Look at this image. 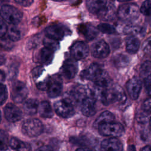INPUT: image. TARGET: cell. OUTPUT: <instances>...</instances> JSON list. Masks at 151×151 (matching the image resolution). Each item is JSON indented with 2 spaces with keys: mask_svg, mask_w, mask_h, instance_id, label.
Returning a JSON list of instances; mask_svg holds the SVG:
<instances>
[{
  "mask_svg": "<svg viewBox=\"0 0 151 151\" xmlns=\"http://www.w3.org/2000/svg\"><path fill=\"white\" fill-rule=\"evenodd\" d=\"M88 11L99 19L111 21L115 15V6L111 1L88 0L86 1Z\"/></svg>",
  "mask_w": 151,
  "mask_h": 151,
  "instance_id": "1",
  "label": "cell"
},
{
  "mask_svg": "<svg viewBox=\"0 0 151 151\" xmlns=\"http://www.w3.org/2000/svg\"><path fill=\"white\" fill-rule=\"evenodd\" d=\"M139 8L134 3H126L122 4L117 11L118 18L124 22L134 21L139 15Z\"/></svg>",
  "mask_w": 151,
  "mask_h": 151,
  "instance_id": "2",
  "label": "cell"
},
{
  "mask_svg": "<svg viewBox=\"0 0 151 151\" xmlns=\"http://www.w3.org/2000/svg\"><path fill=\"white\" fill-rule=\"evenodd\" d=\"M87 90L84 86L81 84L76 85L64 95L63 100L75 106L78 104L87 97Z\"/></svg>",
  "mask_w": 151,
  "mask_h": 151,
  "instance_id": "3",
  "label": "cell"
},
{
  "mask_svg": "<svg viewBox=\"0 0 151 151\" xmlns=\"http://www.w3.org/2000/svg\"><path fill=\"white\" fill-rule=\"evenodd\" d=\"M99 132L102 136L117 137L122 136L124 132L123 126L119 123L110 122L100 124L97 127Z\"/></svg>",
  "mask_w": 151,
  "mask_h": 151,
  "instance_id": "4",
  "label": "cell"
},
{
  "mask_svg": "<svg viewBox=\"0 0 151 151\" xmlns=\"http://www.w3.org/2000/svg\"><path fill=\"white\" fill-rule=\"evenodd\" d=\"M43 125L41 122L37 119H27L22 125L23 133L29 137H37L43 132Z\"/></svg>",
  "mask_w": 151,
  "mask_h": 151,
  "instance_id": "5",
  "label": "cell"
},
{
  "mask_svg": "<svg viewBox=\"0 0 151 151\" xmlns=\"http://www.w3.org/2000/svg\"><path fill=\"white\" fill-rule=\"evenodd\" d=\"M0 12L5 21L10 24L15 25L18 24L22 18L21 12L17 8L11 5H3L1 7Z\"/></svg>",
  "mask_w": 151,
  "mask_h": 151,
  "instance_id": "6",
  "label": "cell"
},
{
  "mask_svg": "<svg viewBox=\"0 0 151 151\" xmlns=\"http://www.w3.org/2000/svg\"><path fill=\"white\" fill-rule=\"evenodd\" d=\"M28 93V88L23 82L17 81L13 83L11 89V97L14 102L22 103L27 97Z\"/></svg>",
  "mask_w": 151,
  "mask_h": 151,
  "instance_id": "7",
  "label": "cell"
},
{
  "mask_svg": "<svg viewBox=\"0 0 151 151\" xmlns=\"http://www.w3.org/2000/svg\"><path fill=\"white\" fill-rule=\"evenodd\" d=\"M104 71L97 64L93 63L81 73V77L86 80L96 81L104 73Z\"/></svg>",
  "mask_w": 151,
  "mask_h": 151,
  "instance_id": "8",
  "label": "cell"
},
{
  "mask_svg": "<svg viewBox=\"0 0 151 151\" xmlns=\"http://www.w3.org/2000/svg\"><path fill=\"white\" fill-rule=\"evenodd\" d=\"M54 108L55 113L59 116L64 118L71 117L75 113L74 106L63 100L55 102Z\"/></svg>",
  "mask_w": 151,
  "mask_h": 151,
  "instance_id": "9",
  "label": "cell"
},
{
  "mask_svg": "<svg viewBox=\"0 0 151 151\" xmlns=\"http://www.w3.org/2000/svg\"><path fill=\"white\" fill-rule=\"evenodd\" d=\"M70 53L75 60H82L87 57L89 48L87 44L84 42L78 41L74 43L71 47Z\"/></svg>",
  "mask_w": 151,
  "mask_h": 151,
  "instance_id": "10",
  "label": "cell"
},
{
  "mask_svg": "<svg viewBox=\"0 0 151 151\" xmlns=\"http://www.w3.org/2000/svg\"><path fill=\"white\" fill-rule=\"evenodd\" d=\"M4 115L9 122H16L22 118V113L17 106L12 103H8L4 108Z\"/></svg>",
  "mask_w": 151,
  "mask_h": 151,
  "instance_id": "11",
  "label": "cell"
},
{
  "mask_svg": "<svg viewBox=\"0 0 151 151\" xmlns=\"http://www.w3.org/2000/svg\"><path fill=\"white\" fill-rule=\"evenodd\" d=\"M47 37L55 40L57 41L62 40L67 34L66 28L60 24H54L48 27L45 29Z\"/></svg>",
  "mask_w": 151,
  "mask_h": 151,
  "instance_id": "12",
  "label": "cell"
},
{
  "mask_svg": "<svg viewBox=\"0 0 151 151\" xmlns=\"http://www.w3.org/2000/svg\"><path fill=\"white\" fill-rule=\"evenodd\" d=\"M78 71V65L77 62L73 59L66 60L61 68V73L63 76L67 79L73 78Z\"/></svg>",
  "mask_w": 151,
  "mask_h": 151,
  "instance_id": "13",
  "label": "cell"
},
{
  "mask_svg": "<svg viewBox=\"0 0 151 151\" xmlns=\"http://www.w3.org/2000/svg\"><path fill=\"white\" fill-rule=\"evenodd\" d=\"M110 52V48L104 40H100L93 46L91 53L94 57L104 58L107 57Z\"/></svg>",
  "mask_w": 151,
  "mask_h": 151,
  "instance_id": "14",
  "label": "cell"
},
{
  "mask_svg": "<svg viewBox=\"0 0 151 151\" xmlns=\"http://www.w3.org/2000/svg\"><path fill=\"white\" fill-rule=\"evenodd\" d=\"M129 96L133 100H136L140 94L142 88V82L137 77L131 78L126 85Z\"/></svg>",
  "mask_w": 151,
  "mask_h": 151,
  "instance_id": "15",
  "label": "cell"
},
{
  "mask_svg": "<svg viewBox=\"0 0 151 151\" xmlns=\"http://www.w3.org/2000/svg\"><path fill=\"white\" fill-rule=\"evenodd\" d=\"M63 88L62 80L59 76H54L51 78V84L47 90L48 96L55 98L60 96Z\"/></svg>",
  "mask_w": 151,
  "mask_h": 151,
  "instance_id": "16",
  "label": "cell"
},
{
  "mask_svg": "<svg viewBox=\"0 0 151 151\" xmlns=\"http://www.w3.org/2000/svg\"><path fill=\"white\" fill-rule=\"evenodd\" d=\"M81 110L82 113L87 117L93 116L96 111L95 99L91 96H87L81 103Z\"/></svg>",
  "mask_w": 151,
  "mask_h": 151,
  "instance_id": "17",
  "label": "cell"
},
{
  "mask_svg": "<svg viewBox=\"0 0 151 151\" xmlns=\"http://www.w3.org/2000/svg\"><path fill=\"white\" fill-rule=\"evenodd\" d=\"M100 148L101 151H122L123 147L119 139L111 137L103 140Z\"/></svg>",
  "mask_w": 151,
  "mask_h": 151,
  "instance_id": "18",
  "label": "cell"
},
{
  "mask_svg": "<svg viewBox=\"0 0 151 151\" xmlns=\"http://www.w3.org/2000/svg\"><path fill=\"white\" fill-rule=\"evenodd\" d=\"M78 32L88 41L94 39L99 34L97 28L88 24L80 25L78 27Z\"/></svg>",
  "mask_w": 151,
  "mask_h": 151,
  "instance_id": "19",
  "label": "cell"
},
{
  "mask_svg": "<svg viewBox=\"0 0 151 151\" xmlns=\"http://www.w3.org/2000/svg\"><path fill=\"white\" fill-rule=\"evenodd\" d=\"M126 100V94L123 89L119 86L110 87V101L111 103H117L123 104Z\"/></svg>",
  "mask_w": 151,
  "mask_h": 151,
  "instance_id": "20",
  "label": "cell"
},
{
  "mask_svg": "<svg viewBox=\"0 0 151 151\" xmlns=\"http://www.w3.org/2000/svg\"><path fill=\"white\" fill-rule=\"evenodd\" d=\"M10 147L15 151H30L31 146L29 143L23 142L16 137H12L9 141Z\"/></svg>",
  "mask_w": 151,
  "mask_h": 151,
  "instance_id": "21",
  "label": "cell"
},
{
  "mask_svg": "<svg viewBox=\"0 0 151 151\" xmlns=\"http://www.w3.org/2000/svg\"><path fill=\"white\" fill-rule=\"evenodd\" d=\"M140 47L139 40L134 36L130 35L126 39V49L130 54L136 53Z\"/></svg>",
  "mask_w": 151,
  "mask_h": 151,
  "instance_id": "22",
  "label": "cell"
},
{
  "mask_svg": "<svg viewBox=\"0 0 151 151\" xmlns=\"http://www.w3.org/2000/svg\"><path fill=\"white\" fill-rule=\"evenodd\" d=\"M38 101L36 99H30L27 100L23 105L24 112L28 115H34L38 110Z\"/></svg>",
  "mask_w": 151,
  "mask_h": 151,
  "instance_id": "23",
  "label": "cell"
},
{
  "mask_svg": "<svg viewBox=\"0 0 151 151\" xmlns=\"http://www.w3.org/2000/svg\"><path fill=\"white\" fill-rule=\"evenodd\" d=\"M38 111L40 116L44 118H51L53 116L52 108L48 101H44L38 104Z\"/></svg>",
  "mask_w": 151,
  "mask_h": 151,
  "instance_id": "24",
  "label": "cell"
},
{
  "mask_svg": "<svg viewBox=\"0 0 151 151\" xmlns=\"http://www.w3.org/2000/svg\"><path fill=\"white\" fill-rule=\"evenodd\" d=\"M54 57V52L45 47L42 48L39 52L38 59L40 62L44 64L50 63Z\"/></svg>",
  "mask_w": 151,
  "mask_h": 151,
  "instance_id": "25",
  "label": "cell"
},
{
  "mask_svg": "<svg viewBox=\"0 0 151 151\" xmlns=\"http://www.w3.org/2000/svg\"><path fill=\"white\" fill-rule=\"evenodd\" d=\"M114 120V116L109 111H105L101 113V114L97 118L96 121L94 123V126L95 127H98L100 124L113 122Z\"/></svg>",
  "mask_w": 151,
  "mask_h": 151,
  "instance_id": "26",
  "label": "cell"
},
{
  "mask_svg": "<svg viewBox=\"0 0 151 151\" xmlns=\"http://www.w3.org/2000/svg\"><path fill=\"white\" fill-rule=\"evenodd\" d=\"M112 62L114 66L117 68H122L126 66L129 63V57L123 54H117L113 56Z\"/></svg>",
  "mask_w": 151,
  "mask_h": 151,
  "instance_id": "27",
  "label": "cell"
},
{
  "mask_svg": "<svg viewBox=\"0 0 151 151\" xmlns=\"http://www.w3.org/2000/svg\"><path fill=\"white\" fill-rule=\"evenodd\" d=\"M124 32L125 34H130L132 36L136 37L137 35H142L144 33V29L137 25H127L124 28Z\"/></svg>",
  "mask_w": 151,
  "mask_h": 151,
  "instance_id": "28",
  "label": "cell"
},
{
  "mask_svg": "<svg viewBox=\"0 0 151 151\" xmlns=\"http://www.w3.org/2000/svg\"><path fill=\"white\" fill-rule=\"evenodd\" d=\"M43 44L45 48L51 50L53 52L58 50L60 47L58 41L47 36L43 39Z\"/></svg>",
  "mask_w": 151,
  "mask_h": 151,
  "instance_id": "29",
  "label": "cell"
},
{
  "mask_svg": "<svg viewBox=\"0 0 151 151\" xmlns=\"http://www.w3.org/2000/svg\"><path fill=\"white\" fill-rule=\"evenodd\" d=\"M8 34L9 38L12 41H17L21 38V32L20 29L15 26L10 27Z\"/></svg>",
  "mask_w": 151,
  "mask_h": 151,
  "instance_id": "30",
  "label": "cell"
},
{
  "mask_svg": "<svg viewBox=\"0 0 151 151\" xmlns=\"http://www.w3.org/2000/svg\"><path fill=\"white\" fill-rule=\"evenodd\" d=\"M97 29L98 31L104 34H112L116 32L115 28L111 25H110L109 24H104V23L100 24L97 27Z\"/></svg>",
  "mask_w": 151,
  "mask_h": 151,
  "instance_id": "31",
  "label": "cell"
},
{
  "mask_svg": "<svg viewBox=\"0 0 151 151\" xmlns=\"http://www.w3.org/2000/svg\"><path fill=\"white\" fill-rule=\"evenodd\" d=\"M150 112L146 111L143 110L139 111L137 113L136 116V120L137 121L142 124H146L147 123L149 122L150 120Z\"/></svg>",
  "mask_w": 151,
  "mask_h": 151,
  "instance_id": "32",
  "label": "cell"
},
{
  "mask_svg": "<svg viewBox=\"0 0 151 151\" xmlns=\"http://www.w3.org/2000/svg\"><path fill=\"white\" fill-rule=\"evenodd\" d=\"M9 144L8 134L3 130H0V151L5 150Z\"/></svg>",
  "mask_w": 151,
  "mask_h": 151,
  "instance_id": "33",
  "label": "cell"
},
{
  "mask_svg": "<svg viewBox=\"0 0 151 151\" xmlns=\"http://www.w3.org/2000/svg\"><path fill=\"white\" fill-rule=\"evenodd\" d=\"M150 62L146 61L144 62L140 67V75L144 78L150 76Z\"/></svg>",
  "mask_w": 151,
  "mask_h": 151,
  "instance_id": "34",
  "label": "cell"
},
{
  "mask_svg": "<svg viewBox=\"0 0 151 151\" xmlns=\"http://www.w3.org/2000/svg\"><path fill=\"white\" fill-rule=\"evenodd\" d=\"M150 4L151 2L150 0L144 1L142 4L140 9H139L140 12L145 15H149L150 14Z\"/></svg>",
  "mask_w": 151,
  "mask_h": 151,
  "instance_id": "35",
  "label": "cell"
},
{
  "mask_svg": "<svg viewBox=\"0 0 151 151\" xmlns=\"http://www.w3.org/2000/svg\"><path fill=\"white\" fill-rule=\"evenodd\" d=\"M8 97V91L6 87L4 84H0V106L2 105Z\"/></svg>",
  "mask_w": 151,
  "mask_h": 151,
  "instance_id": "36",
  "label": "cell"
},
{
  "mask_svg": "<svg viewBox=\"0 0 151 151\" xmlns=\"http://www.w3.org/2000/svg\"><path fill=\"white\" fill-rule=\"evenodd\" d=\"M51 84V78L48 77L42 81H40L37 83V87L40 90H48Z\"/></svg>",
  "mask_w": 151,
  "mask_h": 151,
  "instance_id": "37",
  "label": "cell"
},
{
  "mask_svg": "<svg viewBox=\"0 0 151 151\" xmlns=\"http://www.w3.org/2000/svg\"><path fill=\"white\" fill-rule=\"evenodd\" d=\"M39 41H40V37H38V35L34 36V37H32L29 40V41L27 42V47L29 49L34 48L39 44Z\"/></svg>",
  "mask_w": 151,
  "mask_h": 151,
  "instance_id": "38",
  "label": "cell"
},
{
  "mask_svg": "<svg viewBox=\"0 0 151 151\" xmlns=\"http://www.w3.org/2000/svg\"><path fill=\"white\" fill-rule=\"evenodd\" d=\"M18 66L15 64H12L9 68V78L11 80L15 78L18 74Z\"/></svg>",
  "mask_w": 151,
  "mask_h": 151,
  "instance_id": "39",
  "label": "cell"
},
{
  "mask_svg": "<svg viewBox=\"0 0 151 151\" xmlns=\"http://www.w3.org/2000/svg\"><path fill=\"white\" fill-rule=\"evenodd\" d=\"M44 70V69L43 67H42V66L36 67L35 68H34L32 70V77L34 78H37L38 77H39L42 74Z\"/></svg>",
  "mask_w": 151,
  "mask_h": 151,
  "instance_id": "40",
  "label": "cell"
},
{
  "mask_svg": "<svg viewBox=\"0 0 151 151\" xmlns=\"http://www.w3.org/2000/svg\"><path fill=\"white\" fill-rule=\"evenodd\" d=\"M7 31V26L4 21L0 18V38L5 35Z\"/></svg>",
  "mask_w": 151,
  "mask_h": 151,
  "instance_id": "41",
  "label": "cell"
},
{
  "mask_svg": "<svg viewBox=\"0 0 151 151\" xmlns=\"http://www.w3.org/2000/svg\"><path fill=\"white\" fill-rule=\"evenodd\" d=\"M145 87L146 92L149 95L150 94V76L145 78Z\"/></svg>",
  "mask_w": 151,
  "mask_h": 151,
  "instance_id": "42",
  "label": "cell"
},
{
  "mask_svg": "<svg viewBox=\"0 0 151 151\" xmlns=\"http://www.w3.org/2000/svg\"><path fill=\"white\" fill-rule=\"evenodd\" d=\"M143 110L146 111L150 112V98L147 99L144 101V103L143 104Z\"/></svg>",
  "mask_w": 151,
  "mask_h": 151,
  "instance_id": "43",
  "label": "cell"
},
{
  "mask_svg": "<svg viewBox=\"0 0 151 151\" xmlns=\"http://www.w3.org/2000/svg\"><path fill=\"white\" fill-rule=\"evenodd\" d=\"M15 2L23 6H28L31 5L34 2V1L31 0H24V1L20 0V1H15Z\"/></svg>",
  "mask_w": 151,
  "mask_h": 151,
  "instance_id": "44",
  "label": "cell"
},
{
  "mask_svg": "<svg viewBox=\"0 0 151 151\" xmlns=\"http://www.w3.org/2000/svg\"><path fill=\"white\" fill-rule=\"evenodd\" d=\"M143 50L146 53H149L150 51V38L146 41L145 43L143 45Z\"/></svg>",
  "mask_w": 151,
  "mask_h": 151,
  "instance_id": "45",
  "label": "cell"
},
{
  "mask_svg": "<svg viewBox=\"0 0 151 151\" xmlns=\"http://www.w3.org/2000/svg\"><path fill=\"white\" fill-rule=\"evenodd\" d=\"M35 151H53V149L52 147L50 146L44 145L40 146V147L37 149Z\"/></svg>",
  "mask_w": 151,
  "mask_h": 151,
  "instance_id": "46",
  "label": "cell"
},
{
  "mask_svg": "<svg viewBox=\"0 0 151 151\" xmlns=\"http://www.w3.org/2000/svg\"><path fill=\"white\" fill-rule=\"evenodd\" d=\"M5 73L2 71L0 70V84H2V83L5 81Z\"/></svg>",
  "mask_w": 151,
  "mask_h": 151,
  "instance_id": "47",
  "label": "cell"
},
{
  "mask_svg": "<svg viewBox=\"0 0 151 151\" xmlns=\"http://www.w3.org/2000/svg\"><path fill=\"white\" fill-rule=\"evenodd\" d=\"M5 62V58L4 55L0 54V65L4 64Z\"/></svg>",
  "mask_w": 151,
  "mask_h": 151,
  "instance_id": "48",
  "label": "cell"
},
{
  "mask_svg": "<svg viewBox=\"0 0 151 151\" xmlns=\"http://www.w3.org/2000/svg\"><path fill=\"white\" fill-rule=\"evenodd\" d=\"M141 151H150V147L149 145L146 146L144 147H143L141 150Z\"/></svg>",
  "mask_w": 151,
  "mask_h": 151,
  "instance_id": "49",
  "label": "cell"
},
{
  "mask_svg": "<svg viewBox=\"0 0 151 151\" xmlns=\"http://www.w3.org/2000/svg\"><path fill=\"white\" fill-rule=\"evenodd\" d=\"M76 151H92V150L87 148H78Z\"/></svg>",
  "mask_w": 151,
  "mask_h": 151,
  "instance_id": "50",
  "label": "cell"
},
{
  "mask_svg": "<svg viewBox=\"0 0 151 151\" xmlns=\"http://www.w3.org/2000/svg\"><path fill=\"white\" fill-rule=\"evenodd\" d=\"M128 150H129V151H136V149H135L134 146H132V145L129 146Z\"/></svg>",
  "mask_w": 151,
  "mask_h": 151,
  "instance_id": "51",
  "label": "cell"
},
{
  "mask_svg": "<svg viewBox=\"0 0 151 151\" xmlns=\"http://www.w3.org/2000/svg\"><path fill=\"white\" fill-rule=\"evenodd\" d=\"M1 111H0V122H1Z\"/></svg>",
  "mask_w": 151,
  "mask_h": 151,
  "instance_id": "52",
  "label": "cell"
}]
</instances>
